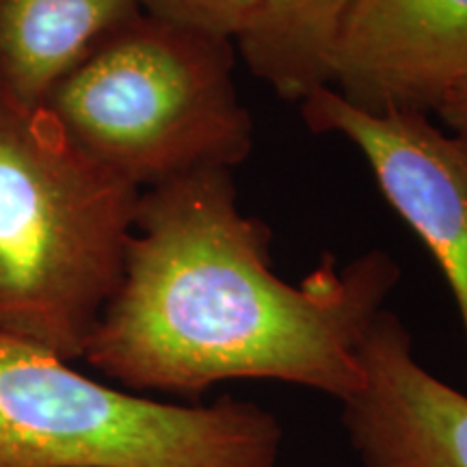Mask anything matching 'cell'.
<instances>
[{
    "label": "cell",
    "instance_id": "5b68a950",
    "mask_svg": "<svg viewBox=\"0 0 467 467\" xmlns=\"http://www.w3.org/2000/svg\"><path fill=\"white\" fill-rule=\"evenodd\" d=\"M299 107L309 130L358 148L385 200L440 265L463 325L467 379V132L441 130L429 115L368 113L331 87Z\"/></svg>",
    "mask_w": 467,
    "mask_h": 467
},
{
    "label": "cell",
    "instance_id": "52a82bcc",
    "mask_svg": "<svg viewBox=\"0 0 467 467\" xmlns=\"http://www.w3.org/2000/svg\"><path fill=\"white\" fill-rule=\"evenodd\" d=\"M359 359L364 383L342 400V426L361 467H467V394L420 364L394 312L377 314Z\"/></svg>",
    "mask_w": 467,
    "mask_h": 467
},
{
    "label": "cell",
    "instance_id": "3957f363",
    "mask_svg": "<svg viewBox=\"0 0 467 467\" xmlns=\"http://www.w3.org/2000/svg\"><path fill=\"white\" fill-rule=\"evenodd\" d=\"M236 44L141 14L50 93L44 110L85 154L139 191L232 169L254 150L234 83Z\"/></svg>",
    "mask_w": 467,
    "mask_h": 467
},
{
    "label": "cell",
    "instance_id": "30bf717a",
    "mask_svg": "<svg viewBox=\"0 0 467 467\" xmlns=\"http://www.w3.org/2000/svg\"><path fill=\"white\" fill-rule=\"evenodd\" d=\"M145 16L236 42L247 26L254 0H139Z\"/></svg>",
    "mask_w": 467,
    "mask_h": 467
},
{
    "label": "cell",
    "instance_id": "7a4b0ae2",
    "mask_svg": "<svg viewBox=\"0 0 467 467\" xmlns=\"http://www.w3.org/2000/svg\"><path fill=\"white\" fill-rule=\"evenodd\" d=\"M139 197L44 109L0 98V331L83 359L124 275Z\"/></svg>",
    "mask_w": 467,
    "mask_h": 467
},
{
    "label": "cell",
    "instance_id": "8fae6325",
    "mask_svg": "<svg viewBox=\"0 0 467 467\" xmlns=\"http://www.w3.org/2000/svg\"><path fill=\"white\" fill-rule=\"evenodd\" d=\"M437 115L441 117L448 130L467 132V72L446 93L437 109Z\"/></svg>",
    "mask_w": 467,
    "mask_h": 467
},
{
    "label": "cell",
    "instance_id": "ba28073f",
    "mask_svg": "<svg viewBox=\"0 0 467 467\" xmlns=\"http://www.w3.org/2000/svg\"><path fill=\"white\" fill-rule=\"evenodd\" d=\"M141 14L139 0H0V98L42 109L109 35Z\"/></svg>",
    "mask_w": 467,
    "mask_h": 467
},
{
    "label": "cell",
    "instance_id": "9c48e42d",
    "mask_svg": "<svg viewBox=\"0 0 467 467\" xmlns=\"http://www.w3.org/2000/svg\"><path fill=\"white\" fill-rule=\"evenodd\" d=\"M353 0H254L236 50L279 98L303 102L331 85V61Z\"/></svg>",
    "mask_w": 467,
    "mask_h": 467
},
{
    "label": "cell",
    "instance_id": "277c9868",
    "mask_svg": "<svg viewBox=\"0 0 467 467\" xmlns=\"http://www.w3.org/2000/svg\"><path fill=\"white\" fill-rule=\"evenodd\" d=\"M282 443L255 402L126 392L0 331V467H277Z\"/></svg>",
    "mask_w": 467,
    "mask_h": 467
},
{
    "label": "cell",
    "instance_id": "6da1fadb",
    "mask_svg": "<svg viewBox=\"0 0 467 467\" xmlns=\"http://www.w3.org/2000/svg\"><path fill=\"white\" fill-rule=\"evenodd\" d=\"M399 282L381 249L347 265L327 254L301 284L285 282L230 169H200L141 191L124 275L83 359L137 394L200 399L260 379L342 402L364 383L361 342Z\"/></svg>",
    "mask_w": 467,
    "mask_h": 467
},
{
    "label": "cell",
    "instance_id": "8992f818",
    "mask_svg": "<svg viewBox=\"0 0 467 467\" xmlns=\"http://www.w3.org/2000/svg\"><path fill=\"white\" fill-rule=\"evenodd\" d=\"M467 72V0H353L331 89L375 115L437 113Z\"/></svg>",
    "mask_w": 467,
    "mask_h": 467
}]
</instances>
